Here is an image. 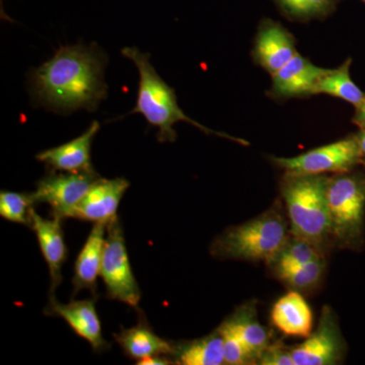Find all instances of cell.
I'll return each mask as SVG.
<instances>
[{
	"label": "cell",
	"instance_id": "cell-1",
	"mask_svg": "<svg viewBox=\"0 0 365 365\" xmlns=\"http://www.w3.org/2000/svg\"><path fill=\"white\" fill-rule=\"evenodd\" d=\"M107 62L97 45L61 46L52 58L31 72L33 102L58 114L97 111L107 98Z\"/></svg>",
	"mask_w": 365,
	"mask_h": 365
},
{
	"label": "cell",
	"instance_id": "cell-2",
	"mask_svg": "<svg viewBox=\"0 0 365 365\" xmlns=\"http://www.w3.org/2000/svg\"><path fill=\"white\" fill-rule=\"evenodd\" d=\"M121 52L135 64L139 72L136 104L128 115H143L150 126L158 129V140L160 143H175L177 132L174 126L185 121L201 129L204 133L225 137L235 143L248 145V143L242 139L211 130L185 114L178 105L176 91L160 78L151 64L150 53L141 52L136 47H125Z\"/></svg>",
	"mask_w": 365,
	"mask_h": 365
},
{
	"label": "cell",
	"instance_id": "cell-3",
	"mask_svg": "<svg viewBox=\"0 0 365 365\" xmlns=\"http://www.w3.org/2000/svg\"><path fill=\"white\" fill-rule=\"evenodd\" d=\"M290 237L281 209L273 207L249 222L228 227L213 241L210 253L222 260L270 264Z\"/></svg>",
	"mask_w": 365,
	"mask_h": 365
},
{
	"label": "cell",
	"instance_id": "cell-4",
	"mask_svg": "<svg viewBox=\"0 0 365 365\" xmlns=\"http://www.w3.org/2000/svg\"><path fill=\"white\" fill-rule=\"evenodd\" d=\"M329 177L287 175L281 195L287 208L290 234L325 251L331 242L327 186Z\"/></svg>",
	"mask_w": 365,
	"mask_h": 365
},
{
	"label": "cell",
	"instance_id": "cell-5",
	"mask_svg": "<svg viewBox=\"0 0 365 365\" xmlns=\"http://www.w3.org/2000/svg\"><path fill=\"white\" fill-rule=\"evenodd\" d=\"M327 201L333 246L360 251L364 246L365 174L351 170L329 177Z\"/></svg>",
	"mask_w": 365,
	"mask_h": 365
},
{
	"label": "cell",
	"instance_id": "cell-6",
	"mask_svg": "<svg viewBox=\"0 0 365 365\" xmlns=\"http://www.w3.org/2000/svg\"><path fill=\"white\" fill-rule=\"evenodd\" d=\"M101 277L108 299L118 300L138 309L140 288L132 271L123 228L118 216L107 225Z\"/></svg>",
	"mask_w": 365,
	"mask_h": 365
},
{
	"label": "cell",
	"instance_id": "cell-7",
	"mask_svg": "<svg viewBox=\"0 0 365 365\" xmlns=\"http://www.w3.org/2000/svg\"><path fill=\"white\" fill-rule=\"evenodd\" d=\"M287 175L341 174L351 172L364 157L354 135L319 146L292 158H271Z\"/></svg>",
	"mask_w": 365,
	"mask_h": 365
},
{
	"label": "cell",
	"instance_id": "cell-8",
	"mask_svg": "<svg viewBox=\"0 0 365 365\" xmlns=\"http://www.w3.org/2000/svg\"><path fill=\"white\" fill-rule=\"evenodd\" d=\"M97 172L67 173L51 170L39 180L32 195L35 203H46L52 208L53 216L61 220L71 217L91 186L100 179Z\"/></svg>",
	"mask_w": 365,
	"mask_h": 365
},
{
	"label": "cell",
	"instance_id": "cell-9",
	"mask_svg": "<svg viewBox=\"0 0 365 365\" xmlns=\"http://www.w3.org/2000/svg\"><path fill=\"white\" fill-rule=\"evenodd\" d=\"M292 353L294 365H335L344 360L346 342L332 307H323L316 330Z\"/></svg>",
	"mask_w": 365,
	"mask_h": 365
},
{
	"label": "cell",
	"instance_id": "cell-10",
	"mask_svg": "<svg viewBox=\"0 0 365 365\" xmlns=\"http://www.w3.org/2000/svg\"><path fill=\"white\" fill-rule=\"evenodd\" d=\"M44 313L63 319L78 337L91 346L93 351L103 352L111 347L103 336L102 324L96 309V297L61 304L55 299L54 294L50 295Z\"/></svg>",
	"mask_w": 365,
	"mask_h": 365
},
{
	"label": "cell",
	"instance_id": "cell-11",
	"mask_svg": "<svg viewBox=\"0 0 365 365\" xmlns=\"http://www.w3.org/2000/svg\"><path fill=\"white\" fill-rule=\"evenodd\" d=\"M129 186L130 182L124 178H100L74 209L71 218L108 225L118 216L120 202Z\"/></svg>",
	"mask_w": 365,
	"mask_h": 365
},
{
	"label": "cell",
	"instance_id": "cell-12",
	"mask_svg": "<svg viewBox=\"0 0 365 365\" xmlns=\"http://www.w3.org/2000/svg\"><path fill=\"white\" fill-rule=\"evenodd\" d=\"M297 54L295 40L277 21L264 20L257 33L253 55L255 61L271 76Z\"/></svg>",
	"mask_w": 365,
	"mask_h": 365
},
{
	"label": "cell",
	"instance_id": "cell-13",
	"mask_svg": "<svg viewBox=\"0 0 365 365\" xmlns=\"http://www.w3.org/2000/svg\"><path fill=\"white\" fill-rule=\"evenodd\" d=\"M100 128L98 121L91 122L81 135L56 148L41 151L36 158L55 172H96L91 163V146Z\"/></svg>",
	"mask_w": 365,
	"mask_h": 365
},
{
	"label": "cell",
	"instance_id": "cell-14",
	"mask_svg": "<svg viewBox=\"0 0 365 365\" xmlns=\"http://www.w3.org/2000/svg\"><path fill=\"white\" fill-rule=\"evenodd\" d=\"M61 218L54 217L52 220L43 218L33 209L31 215V228L35 232L41 252L44 257L48 269H49L50 295L54 294L55 290L62 282V267L67 259V246L63 230H62Z\"/></svg>",
	"mask_w": 365,
	"mask_h": 365
},
{
	"label": "cell",
	"instance_id": "cell-15",
	"mask_svg": "<svg viewBox=\"0 0 365 365\" xmlns=\"http://www.w3.org/2000/svg\"><path fill=\"white\" fill-rule=\"evenodd\" d=\"M328 71L314 66L297 53L284 66L272 76L270 93L276 98H292L314 95V88Z\"/></svg>",
	"mask_w": 365,
	"mask_h": 365
},
{
	"label": "cell",
	"instance_id": "cell-16",
	"mask_svg": "<svg viewBox=\"0 0 365 365\" xmlns=\"http://www.w3.org/2000/svg\"><path fill=\"white\" fill-rule=\"evenodd\" d=\"M107 223H95L74 264L72 278L73 297L81 290H88L97 299L98 278L101 276L104 255Z\"/></svg>",
	"mask_w": 365,
	"mask_h": 365
},
{
	"label": "cell",
	"instance_id": "cell-17",
	"mask_svg": "<svg viewBox=\"0 0 365 365\" xmlns=\"http://www.w3.org/2000/svg\"><path fill=\"white\" fill-rule=\"evenodd\" d=\"M271 321L277 330L288 337L307 338L313 332V312L297 290L287 292L274 304Z\"/></svg>",
	"mask_w": 365,
	"mask_h": 365
},
{
	"label": "cell",
	"instance_id": "cell-18",
	"mask_svg": "<svg viewBox=\"0 0 365 365\" xmlns=\"http://www.w3.org/2000/svg\"><path fill=\"white\" fill-rule=\"evenodd\" d=\"M114 339L125 355L136 361L155 355L170 356L174 350V343L157 335L141 312L137 325L122 329L121 332L114 334Z\"/></svg>",
	"mask_w": 365,
	"mask_h": 365
},
{
	"label": "cell",
	"instance_id": "cell-19",
	"mask_svg": "<svg viewBox=\"0 0 365 365\" xmlns=\"http://www.w3.org/2000/svg\"><path fill=\"white\" fill-rule=\"evenodd\" d=\"M175 364L182 365L225 364L223 338L218 328L200 339L174 343Z\"/></svg>",
	"mask_w": 365,
	"mask_h": 365
},
{
	"label": "cell",
	"instance_id": "cell-20",
	"mask_svg": "<svg viewBox=\"0 0 365 365\" xmlns=\"http://www.w3.org/2000/svg\"><path fill=\"white\" fill-rule=\"evenodd\" d=\"M227 319L256 359L257 364L261 353L270 344V336L265 327L259 322L256 304H242Z\"/></svg>",
	"mask_w": 365,
	"mask_h": 365
},
{
	"label": "cell",
	"instance_id": "cell-21",
	"mask_svg": "<svg viewBox=\"0 0 365 365\" xmlns=\"http://www.w3.org/2000/svg\"><path fill=\"white\" fill-rule=\"evenodd\" d=\"M352 60L348 58L338 68L328 69L319 79L314 88V95L324 93L341 98L355 108L361 105L365 100V93L352 81L350 76V66Z\"/></svg>",
	"mask_w": 365,
	"mask_h": 365
},
{
	"label": "cell",
	"instance_id": "cell-22",
	"mask_svg": "<svg viewBox=\"0 0 365 365\" xmlns=\"http://www.w3.org/2000/svg\"><path fill=\"white\" fill-rule=\"evenodd\" d=\"M324 251L316 245L299 237H289L285 246L270 264H272L276 275L287 273L288 271L304 265L309 262L324 257Z\"/></svg>",
	"mask_w": 365,
	"mask_h": 365
},
{
	"label": "cell",
	"instance_id": "cell-23",
	"mask_svg": "<svg viewBox=\"0 0 365 365\" xmlns=\"http://www.w3.org/2000/svg\"><path fill=\"white\" fill-rule=\"evenodd\" d=\"M325 257L309 262L304 265L278 276L285 285L299 292H306L318 287L326 273Z\"/></svg>",
	"mask_w": 365,
	"mask_h": 365
},
{
	"label": "cell",
	"instance_id": "cell-24",
	"mask_svg": "<svg viewBox=\"0 0 365 365\" xmlns=\"http://www.w3.org/2000/svg\"><path fill=\"white\" fill-rule=\"evenodd\" d=\"M35 204L32 193L0 192V216L7 222L31 227V215Z\"/></svg>",
	"mask_w": 365,
	"mask_h": 365
},
{
	"label": "cell",
	"instance_id": "cell-25",
	"mask_svg": "<svg viewBox=\"0 0 365 365\" xmlns=\"http://www.w3.org/2000/svg\"><path fill=\"white\" fill-rule=\"evenodd\" d=\"M338 0H275L281 11L289 18L311 20L324 18L335 9Z\"/></svg>",
	"mask_w": 365,
	"mask_h": 365
},
{
	"label": "cell",
	"instance_id": "cell-26",
	"mask_svg": "<svg viewBox=\"0 0 365 365\" xmlns=\"http://www.w3.org/2000/svg\"><path fill=\"white\" fill-rule=\"evenodd\" d=\"M223 338V346H225V364L244 365L256 364V359L252 353L250 352L246 344L242 342L239 334L235 332L234 327L225 319L222 325L218 327Z\"/></svg>",
	"mask_w": 365,
	"mask_h": 365
},
{
	"label": "cell",
	"instance_id": "cell-27",
	"mask_svg": "<svg viewBox=\"0 0 365 365\" xmlns=\"http://www.w3.org/2000/svg\"><path fill=\"white\" fill-rule=\"evenodd\" d=\"M257 364L261 365H294L292 348L285 347L281 343L269 344L261 353Z\"/></svg>",
	"mask_w": 365,
	"mask_h": 365
},
{
	"label": "cell",
	"instance_id": "cell-28",
	"mask_svg": "<svg viewBox=\"0 0 365 365\" xmlns=\"http://www.w3.org/2000/svg\"><path fill=\"white\" fill-rule=\"evenodd\" d=\"M174 360L168 359L165 355H155V356L146 357L136 362L138 365H165L174 364Z\"/></svg>",
	"mask_w": 365,
	"mask_h": 365
},
{
	"label": "cell",
	"instance_id": "cell-29",
	"mask_svg": "<svg viewBox=\"0 0 365 365\" xmlns=\"http://www.w3.org/2000/svg\"><path fill=\"white\" fill-rule=\"evenodd\" d=\"M353 123L356 124L360 129L365 130V100L361 105L355 108V114L353 117Z\"/></svg>",
	"mask_w": 365,
	"mask_h": 365
},
{
	"label": "cell",
	"instance_id": "cell-30",
	"mask_svg": "<svg viewBox=\"0 0 365 365\" xmlns=\"http://www.w3.org/2000/svg\"><path fill=\"white\" fill-rule=\"evenodd\" d=\"M354 136L355 138H356L357 143H359L362 157H364V160H365V130L360 129L359 133L355 134Z\"/></svg>",
	"mask_w": 365,
	"mask_h": 365
},
{
	"label": "cell",
	"instance_id": "cell-31",
	"mask_svg": "<svg viewBox=\"0 0 365 365\" xmlns=\"http://www.w3.org/2000/svg\"><path fill=\"white\" fill-rule=\"evenodd\" d=\"M362 163L365 165V160H362Z\"/></svg>",
	"mask_w": 365,
	"mask_h": 365
},
{
	"label": "cell",
	"instance_id": "cell-32",
	"mask_svg": "<svg viewBox=\"0 0 365 365\" xmlns=\"http://www.w3.org/2000/svg\"><path fill=\"white\" fill-rule=\"evenodd\" d=\"M362 1H364V4H365V0H362Z\"/></svg>",
	"mask_w": 365,
	"mask_h": 365
}]
</instances>
